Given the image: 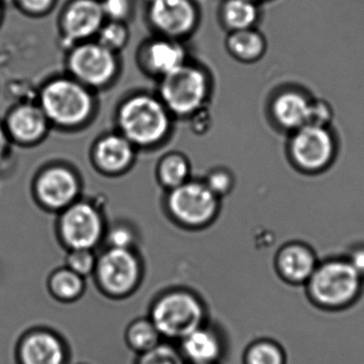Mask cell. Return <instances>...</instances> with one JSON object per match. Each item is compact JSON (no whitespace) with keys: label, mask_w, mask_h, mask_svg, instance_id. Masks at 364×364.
Wrapping results in <instances>:
<instances>
[{"label":"cell","mask_w":364,"mask_h":364,"mask_svg":"<svg viewBox=\"0 0 364 364\" xmlns=\"http://www.w3.org/2000/svg\"><path fill=\"white\" fill-rule=\"evenodd\" d=\"M364 280L345 257L319 262L306 283V295L321 310L342 311L358 301Z\"/></svg>","instance_id":"obj_1"},{"label":"cell","mask_w":364,"mask_h":364,"mask_svg":"<svg viewBox=\"0 0 364 364\" xmlns=\"http://www.w3.org/2000/svg\"><path fill=\"white\" fill-rule=\"evenodd\" d=\"M205 306L195 294L183 289L168 291L151 309V317L161 336L182 341L204 325Z\"/></svg>","instance_id":"obj_2"},{"label":"cell","mask_w":364,"mask_h":364,"mask_svg":"<svg viewBox=\"0 0 364 364\" xmlns=\"http://www.w3.org/2000/svg\"><path fill=\"white\" fill-rule=\"evenodd\" d=\"M118 120L122 135L139 146L161 141L170 127L169 110L161 100L150 95H136L125 101Z\"/></svg>","instance_id":"obj_3"},{"label":"cell","mask_w":364,"mask_h":364,"mask_svg":"<svg viewBox=\"0 0 364 364\" xmlns=\"http://www.w3.org/2000/svg\"><path fill=\"white\" fill-rule=\"evenodd\" d=\"M40 107L48 121L61 127H75L89 118L93 101L80 82L61 78L44 87L40 95Z\"/></svg>","instance_id":"obj_4"},{"label":"cell","mask_w":364,"mask_h":364,"mask_svg":"<svg viewBox=\"0 0 364 364\" xmlns=\"http://www.w3.org/2000/svg\"><path fill=\"white\" fill-rule=\"evenodd\" d=\"M208 92L210 82L205 72L187 63L164 75L159 89L164 105L178 116L200 112Z\"/></svg>","instance_id":"obj_5"},{"label":"cell","mask_w":364,"mask_h":364,"mask_svg":"<svg viewBox=\"0 0 364 364\" xmlns=\"http://www.w3.org/2000/svg\"><path fill=\"white\" fill-rule=\"evenodd\" d=\"M167 203L176 221L185 227L199 229L215 220L220 208V198L205 182L186 181L171 189Z\"/></svg>","instance_id":"obj_6"},{"label":"cell","mask_w":364,"mask_h":364,"mask_svg":"<svg viewBox=\"0 0 364 364\" xmlns=\"http://www.w3.org/2000/svg\"><path fill=\"white\" fill-rule=\"evenodd\" d=\"M95 272L107 295L125 297L139 284L141 264L132 249L108 248L97 259Z\"/></svg>","instance_id":"obj_7"},{"label":"cell","mask_w":364,"mask_h":364,"mask_svg":"<svg viewBox=\"0 0 364 364\" xmlns=\"http://www.w3.org/2000/svg\"><path fill=\"white\" fill-rule=\"evenodd\" d=\"M289 155L296 167L306 172L326 169L336 155V141L329 127L306 124L294 132Z\"/></svg>","instance_id":"obj_8"},{"label":"cell","mask_w":364,"mask_h":364,"mask_svg":"<svg viewBox=\"0 0 364 364\" xmlns=\"http://www.w3.org/2000/svg\"><path fill=\"white\" fill-rule=\"evenodd\" d=\"M59 233L70 249H93L104 235L103 218L89 202H74L61 216Z\"/></svg>","instance_id":"obj_9"},{"label":"cell","mask_w":364,"mask_h":364,"mask_svg":"<svg viewBox=\"0 0 364 364\" xmlns=\"http://www.w3.org/2000/svg\"><path fill=\"white\" fill-rule=\"evenodd\" d=\"M69 67L80 84L97 87L112 80L118 63L114 52L95 42L74 48L69 58Z\"/></svg>","instance_id":"obj_10"},{"label":"cell","mask_w":364,"mask_h":364,"mask_svg":"<svg viewBox=\"0 0 364 364\" xmlns=\"http://www.w3.org/2000/svg\"><path fill=\"white\" fill-rule=\"evenodd\" d=\"M149 6L151 23L167 37L186 35L197 23V10L191 0H152Z\"/></svg>","instance_id":"obj_11"},{"label":"cell","mask_w":364,"mask_h":364,"mask_svg":"<svg viewBox=\"0 0 364 364\" xmlns=\"http://www.w3.org/2000/svg\"><path fill=\"white\" fill-rule=\"evenodd\" d=\"M318 263L312 247L302 242L283 245L274 257L277 274L291 285H306Z\"/></svg>","instance_id":"obj_12"},{"label":"cell","mask_w":364,"mask_h":364,"mask_svg":"<svg viewBox=\"0 0 364 364\" xmlns=\"http://www.w3.org/2000/svg\"><path fill=\"white\" fill-rule=\"evenodd\" d=\"M36 191L38 199L48 210H65L77 197V178L68 168L50 167L38 178Z\"/></svg>","instance_id":"obj_13"},{"label":"cell","mask_w":364,"mask_h":364,"mask_svg":"<svg viewBox=\"0 0 364 364\" xmlns=\"http://www.w3.org/2000/svg\"><path fill=\"white\" fill-rule=\"evenodd\" d=\"M105 14L99 0H73L63 18L65 37L72 41L88 39L104 25Z\"/></svg>","instance_id":"obj_14"},{"label":"cell","mask_w":364,"mask_h":364,"mask_svg":"<svg viewBox=\"0 0 364 364\" xmlns=\"http://www.w3.org/2000/svg\"><path fill=\"white\" fill-rule=\"evenodd\" d=\"M65 358L63 341L46 330L29 332L18 347L21 364H65Z\"/></svg>","instance_id":"obj_15"},{"label":"cell","mask_w":364,"mask_h":364,"mask_svg":"<svg viewBox=\"0 0 364 364\" xmlns=\"http://www.w3.org/2000/svg\"><path fill=\"white\" fill-rule=\"evenodd\" d=\"M181 353L193 364H218L225 353V341L218 330L204 323L181 341Z\"/></svg>","instance_id":"obj_16"},{"label":"cell","mask_w":364,"mask_h":364,"mask_svg":"<svg viewBox=\"0 0 364 364\" xmlns=\"http://www.w3.org/2000/svg\"><path fill=\"white\" fill-rule=\"evenodd\" d=\"M312 100L296 90L283 91L272 101V114L281 129L294 132L310 122Z\"/></svg>","instance_id":"obj_17"},{"label":"cell","mask_w":364,"mask_h":364,"mask_svg":"<svg viewBox=\"0 0 364 364\" xmlns=\"http://www.w3.org/2000/svg\"><path fill=\"white\" fill-rule=\"evenodd\" d=\"M10 135L23 144L38 141L48 129V119L40 106H18L8 117Z\"/></svg>","instance_id":"obj_18"},{"label":"cell","mask_w":364,"mask_h":364,"mask_svg":"<svg viewBox=\"0 0 364 364\" xmlns=\"http://www.w3.org/2000/svg\"><path fill=\"white\" fill-rule=\"evenodd\" d=\"M95 157L101 169L108 172L121 171L133 161V144L122 134L105 136L97 142Z\"/></svg>","instance_id":"obj_19"},{"label":"cell","mask_w":364,"mask_h":364,"mask_svg":"<svg viewBox=\"0 0 364 364\" xmlns=\"http://www.w3.org/2000/svg\"><path fill=\"white\" fill-rule=\"evenodd\" d=\"M144 61L152 73L164 76L184 65L185 50L172 40H155L144 48Z\"/></svg>","instance_id":"obj_20"},{"label":"cell","mask_w":364,"mask_h":364,"mask_svg":"<svg viewBox=\"0 0 364 364\" xmlns=\"http://www.w3.org/2000/svg\"><path fill=\"white\" fill-rule=\"evenodd\" d=\"M225 46L231 56L245 63L259 60L267 48L265 37L257 28L231 31Z\"/></svg>","instance_id":"obj_21"},{"label":"cell","mask_w":364,"mask_h":364,"mask_svg":"<svg viewBox=\"0 0 364 364\" xmlns=\"http://www.w3.org/2000/svg\"><path fill=\"white\" fill-rule=\"evenodd\" d=\"M259 16L255 0H225L221 7V21L229 33L255 28Z\"/></svg>","instance_id":"obj_22"},{"label":"cell","mask_w":364,"mask_h":364,"mask_svg":"<svg viewBox=\"0 0 364 364\" xmlns=\"http://www.w3.org/2000/svg\"><path fill=\"white\" fill-rule=\"evenodd\" d=\"M48 287L50 293L57 299L61 301H73L84 293V277L69 267L60 268L53 272L48 280Z\"/></svg>","instance_id":"obj_23"},{"label":"cell","mask_w":364,"mask_h":364,"mask_svg":"<svg viewBox=\"0 0 364 364\" xmlns=\"http://www.w3.org/2000/svg\"><path fill=\"white\" fill-rule=\"evenodd\" d=\"M125 338L132 349L144 353L157 346L161 336L152 319L139 318L129 323Z\"/></svg>","instance_id":"obj_24"},{"label":"cell","mask_w":364,"mask_h":364,"mask_svg":"<svg viewBox=\"0 0 364 364\" xmlns=\"http://www.w3.org/2000/svg\"><path fill=\"white\" fill-rule=\"evenodd\" d=\"M244 364H287V355L276 341L259 338L245 350Z\"/></svg>","instance_id":"obj_25"},{"label":"cell","mask_w":364,"mask_h":364,"mask_svg":"<svg viewBox=\"0 0 364 364\" xmlns=\"http://www.w3.org/2000/svg\"><path fill=\"white\" fill-rule=\"evenodd\" d=\"M189 176L188 161L183 155L172 153L161 159L159 176L165 186L173 189L186 182Z\"/></svg>","instance_id":"obj_26"},{"label":"cell","mask_w":364,"mask_h":364,"mask_svg":"<svg viewBox=\"0 0 364 364\" xmlns=\"http://www.w3.org/2000/svg\"><path fill=\"white\" fill-rule=\"evenodd\" d=\"M97 36V42L104 48L114 53L124 48L129 40V31L124 23L120 21H109L107 24L101 27Z\"/></svg>","instance_id":"obj_27"},{"label":"cell","mask_w":364,"mask_h":364,"mask_svg":"<svg viewBox=\"0 0 364 364\" xmlns=\"http://www.w3.org/2000/svg\"><path fill=\"white\" fill-rule=\"evenodd\" d=\"M137 364H186V360L180 349L159 343L154 348L140 353Z\"/></svg>","instance_id":"obj_28"},{"label":"cell","mask_w":364,"mask_h":364,"mask_svg":"<svg viewBox=\"0 0 364 364\" xmlns=\"http://www.w3.org/2000/svg\"><path fill=\"white\" fill-rule=\"evenodd\" d=\"M97 261L92 249H71L67 257V267L85 278L95 272Z\"/></svg>","instance_id":"obj_29"},{"label":"cell","mask_w":364,"mask_h":364,"mask_svg":"<svg viewBox=\"0 0 364 364\" xmlns=\"http://www.w3.org/2000/svg\"><path fill=\"white\" fill-rule=\"evenodd\" d=\"M204 182L213 193L221 198L231 193L234 187V176L225 168H216L208 174V178Z\"/></svg>","instance_id":"obj_30"},{"label":"cell","mask_w":364,"mask_h":364,"mask_svg":"<svg viewBox=\"0 0 364 364\" xmlns=\"http://www.w3.org/2000/svg\"><path fill=\"white\" fill-rule=\"evenodd\" d=\"M136 235L129 225H116L106 233L108 248L132 249L135 244Z\"/></svg>","instance_id":"obj_31"},{"label":"cell","mask_w":364,"mask_h":364,"mask_svg":"<svg viewBox=\"0 0 364 364\" xmlns=\"http://www.w3.org/2000/svg\"><path fill=\"white\" fill-rule=\"evenodd\" d=\"M101 4L105 18H109V21L123 22L131 10L129 0H102Z\"/></svg>","instance_id":"obj_32"},{"label":"cell","mask_w":364,"mask_h":364,"mask_svg":"<svg viewBox=\"0 0 364 364\" xmlns=\"http://www.w3.org/2000/svg\"><path fill=\"white\" fill-rule=\"evenodd\" d=\"M333 114L329 104L325 101L312 100L311 106L310 122L309 124L318 125V127H328L331 123Z\"/></svg>","instance_id":"obj_33"},{"label":"cell","mask_w":364,"mask_h":364,"mask_svg":"<svg viewBox=\"0 0 364 364\" xmlns=\"http://www.w3.org/2000/svg\"><path fill=\"white\" fill-rule=\"evenodd\" d=\"M344 257L364 280V244L353 245Z\"/></svg>","instance_id":"obj_34"},{"label":"cell","mask_w":364,"mask_h":364,"mask_svg":"<svg viewBox=\"0 0 364 364\" xmlns=\"http://www.w3.org/2000/svg\"><path fill=\"white\" fill-rule=\"evenodd\" d=\"M25 11L33 14H41L52 7L54 0H16Z\"/></svg>","instance_id":"obj_35"},{"label":"cell","mask_w":364,"mask_h":364,"mask_svg":"<svg viewBox=\"0 0 364 364\" xmlns=\"http://www.w3.org/2000/svg\"><path fill=\"white\" fill-rule=\"evenodd\" d=\"M8 135L5 129L0 127V161L5 157L6 152L8 150Z\"/></svg>","instance_id":"obj_36"},{"label":"cell","mask_w":364,"mask_h":364,"mask_svg":"<svg viewBox=\"0 0 364 364\" xmlns=\"http://www.w3.org/2000/svg\"><path fill=\"white\" fill-rule=\"evenodd\" d=\"M149 3H150V1H152V0H148Z\"/></svg>","instance_id":"obj_37"},{"label":"cell","mask_w":364,"mask_h":364,"mask_svg":"<svg viewBox=\"0 0 364 364\" xmlns=\"http://www.w3.org/2000/svg\"><path fill=\"white\" fill-rule=\"evenodd\" d=\"M255 1H257H257H259V0H255Z\"/></svg>","instance_id":"obj_38"}]
</instances>
